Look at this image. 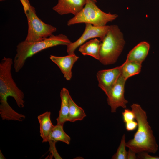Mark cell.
I'll use <instances>...</instances> for the list:
<instances>
[{
    "label": "cell",
    "instance_id": "1",
    "mask_svg": "<svg viewBox=\"0 0 159 159\" xmlns=\"http://www.w3.org/2000/svg\"><path fill=\"white\" fill-rule=\"evenodd\" d=\"M131 107L138 124V129L133 138L126 143V147L136 153L143 151L155 153L158 145L147 121L146 112L138 104H132Z\"/></svg>",
    "mask_w": 159,
    "mask_h": 159
},
{
    "label": "cell",
    "instance_id": "26",
    "mask_svg": "<svg viewBox=\"0 0 159 159\" xmlns=\"http://www.w3.org/2000/svg\"><path fill=\"white\" fill-rule=\"evenodd\" d=\"M0 159H6L4 155H3L1 151L0 150Z\"/></svg>",
    "mask_w": 159,
    "mask_h": 159
},
{
    "label": "cell",
    "instance_id": "13",
    "mask_svg": "<svg viewBox=\"0 0 159 159\" xmlns=\"http://www.w3.org/2000/svg\"><path fill=\"white\" fill-rule=\"evenodd\" d=\"M0 115L3 120L22 121L26 117L23 114L17 112L9 105L7 99L0 98Z\"/></svg>",
    "mask_w": 159,
    "mask_h": 159
},
{
    "label": "cell",
    "instance_id": "5",
    "mask_svg": "<svg viewBox=\"0 0 159 159\" xmlns=\"http://www.w3.org/2000/svg\"><path fill=\"white\" fill-rule=\"evenodd\" d=\"M13 61L9 57H4L0 63V98L7 99L11 97L17 106H24V94L18 87L12 75L11 68Z\"/></svg>",
    "mask_w": 159,
    "mask_h": 159
},
{
    "label": "cell",
    "instance_id": "3",
    "mask_svg": "<svg viewBox=\"0 0 159 159\" xmlns=\"http://www.w3.org/2000/svg\"><path fill=\"white\" fill-rule=\"evenodd\" d=\"M101 42L99 60L104 65L115 63L125 44L123 34L118 26H110L107 33Z\"/></svg>",
    "mask_w": 159,
    "mask_h": 159
},
{
    "label": "cell",
    "instance_id": "18",
    "mask_svg": "<svg viewBox=\"0 0 159 159\" xmlns=\"http://www.w3.org/2000/svg\"><path fill=\"white\" fill-rule=\"evenodd\" d=\"M70 140V137L64 131L63 125L57 124L52 130L49 138V141H61L67 144H69Z\"/></svg>",
    "mask_w": 159,
    "mask_h": 159
},
{
    "label": "cell",
    "instance_id": "19",
    "mask_svg": "<svg viewBox=\"0 0 159 159\" xmlns=\"http://www.w3.org/2000/svg\"><path fill=\"white\" fill-rule=\"evenodd\" d=\"M86 116L84 110L77 105L70 97L67 121L73 122L81 120Z\"/></svg>",
    "mask_w": 159,
    "mask_h": 159
},
{
    "label": "cell",
    "instance_id": "23",
    "mask_svg": "<svg viewBox=\"0 0 159 159\" xmlns=\"http://www.w3.org/2000/svg\"><path fill=\"white\" fill-rule=\"evenodd\" d=\"M125 123L126 129L128 131H133L138 127V123L134 120L127 122Z\"/></svg>",
    "mask_w": 159,
    "mask_h": 159
},
{
    "label": "cell",
    "instance_id": "14",
    "mask_svg": "<svg viewBox=\"0 0 159 159\" xmlns=\"http://www.w3.org/2000/svg\"><path fill=\"white\" fill-rule=\"evenodd\" d=\"M61 106L59 111V116L57 118V124L63 125L67 121L69 107V99L71 97L68 90L62 88L60 92Z\"/></svg>",
    "mask_w": 159,
    "mask_h": 159
},
{
    "label": "cell",
    "instance_id": "2",
    "mask_svg": "<svg viewBox=\"0 0 159 159\" xmlns=\"http://www.w3.org/2000/svg\"><path fill=\"white\" fill-rule=\"evenodd\" d=\"M72 42L65 35L53 34L41 41L29 42L25 40L16 46V54L13 61L15 71L19 72L23 68L26 60L44 49L59 45L67 46Z\"/></svg>",
    "mask_w": 159,
    "mask_h": 159
},
{
    "label": "cell",
    "instance_id": "10",
    "mask_svg": "<svg viewBox=\"0 0 159 159\" xmlns=\"http://www.w3.org/2000/svg\"><path fill=\"white\" fill-rule=\"evenodd\" d=\"M86 2V0H58L52 9L61 15L71 14L74 16L82 9Z\"/></svg>",
    "mask_w": 159,
    "mask_h": 159
},
{
    "label": "cell",
    "instance_id": "28",
    "mask_svg": "<svg viewBox=\"0 0 159 159\" xmlns=\"http://www.w3.org/2000/svg\"><path fill=\"white\" fill-rule=\"evenodd\" d=\"M5 0H0V1H4Z\"/></svg>",
    "mask_w": 159,
    "mask_h": 159
},
{
    "label": "cell",
    "instance_id": "7",
    "mask_svg": "<svg viewBox=\"0 0 159 159\" xmlns=\"http://www.w3.org/2000/svg\"><path fill=\"white\" fill-rule=\"evenodd\" d=\"M84 31L80 37L76 41L72 42L67 46V52L68 54H74L76 49L87 40L99 38L101 42L107 33L110 26H96L86 23Z\"/></svg>",
    "mask_w": 159,
    "mask_h": 159
},
{
    "label": "cell",
    "instance_id": "4",
    "mask_svg": "<svg viewBox=\"0 0 159 159\" xmlns=\"http://www.w3.org/2000/svg\"><path fill=\"white\" fill-rule=\"evenodd\" d=\"M26 16L28 30L25 40L29 42L43 40L53 34L57 30L54 26L45 23L36 14L35 8L29 0H20Z\"/></svg>",
    "mask_w": 159,
    "mask_h": 159
},
{
    "label": "cell",
    "instance_id": "9",
    "mask_svg": "<svg viewBox=\"0 0 159 159\" xmlns=\"http://www.w3.org/2000/svg\"><path fill=\"white\" fill-rule=\"evenodd\" d=\"M121 66L98 71L97 78L99 87L107 95L115 85L121 74Z\"/></svg>",
    "mask_w": 159,
    "mask_h": 159
},
{
    "label": "cell",
    "instance_id": "8",
    "mask_svg": "<svg viewBox=\"0 0 159 159\" xmlns=\"http://www.w3.org/2000/svg\"><path fill=\"white\" fill-rule=\"evenodd\" d=\"M126 80L121 75L115 85L107 95L108 105L111 108V112L115 113L117 109L121 107L126 108L128 101L124 97L125 85Z\"/></svg>",
    "mask_w": 159,
    "mask_h": 159
},
{
    "label": "cell",
    "instance_id": "6",
    "mask_svg": "<svg viewBox=\"0 0 159 159\" xmlns=\"http://www.w3.org/2000/svg\"><path fill=\"white\" fill-rule=\"evenodd\" d=\"M96 2L92 0H86L82 9L67 22L69 26L74 24L89 23L96 26H102L115 20L117 15L104 12L96 5Z\"/></svg>",
    "mask_w": 159,
    "mask_h": 159
},
{
    "label": "cell",
    "instance_id": "22",
    "mask_svg": "<svg viewBox=\"0 0 159 159\" xmlns=\"http://www.w3.org/2000/svg\"><path fill=\"white\" fill-rule=\"evenodd\" d=\"M48 142L50 146L49 151L50 153L52 154V156H54L55 159H62L56 150L55 146L56 142L51 140H49Z\"/></svg>",
    "mask_w": 159,
    "mask_h": 159
},
{
    "label": "cell",
    "instance_id": "16",
    "mask_svg": "<svg viewBox=\"0 0 159 159\" xmlns=\"http://www.w3.org/2000/svg\"><path fill=\"white\" fill-rule=\"evenodd\" d=\"M101 44L97 38L92 39L80 46L78 50L83 55H89L99 60Z\"/></svg>",
    "mask_w": 159,
    "mask_h": 159
},
{
    "label": "cell",
    "instance_id": "24",
    "mask_svg": "<svg viewBox=\"0 0 159 159\" xmlns=\"http://www.w3.org/2000/svg\"><path fill=\"white\" fill-rule=\"evenodd\" d=\"M147 153V152L143 151L138 153L137 157L140 159H159V157L151 156Z\"/></svg>",
    "mask_w": 159,
    "mask_h": 159
},
{
    "label": "cell",
    "instance_id": "11",
    "mask_svg": "<svg viewBox=\"0 0 159 159\" xmlns=\"http://www.w3.org/2000/svg\"><path fill=\"white\" fill-rule=\"evenodd\" d=\"M79 57L75 54L64 56H57L51 55L50 59L59 68L64 77L67 80L72 77V69Z\"/></svg>",
    "mask_w": 159,
    "mask_h": 159
},
{
    "label": "cell",
    "instance_id": "21",
    "mask_svg": "<svg viewBox=\"0 0 159 159\" xmlns=\"http://www.w3.org/2000/svg\"><path fill=\"white\" fill-rule=\"evenodd\" d=\"M122 118L125 123L133 120L135 119V116L133 111L128 109H125L122 113Z\"/></svg>",
    "mask_w": 159,
    "mask_h": 159
},
{
    "label": "cell",
    "instance_id": "20",
    "mask_svg": "<svg viewBox=\"0 0 159 159\" xmlns=\"http://www.w3.org/2000/svg\"><path fill=\"white\" fill-rule=\"evenodd\" d=\"M126 143L125 141V135L122 136L120 145L116 153L112 156L113 159H127V153L125 149Z\"/></svg>",
    "mask_w": 159,
    "mask_h": 159
},
{
    "label": "cell",
    "instance_id": "27",
    "mask_svg": "<svg viewBox=\"0 0 159 159\" xmlns=\"http://www.w3.org/2000/svg\"><path fill=\"white\" fill-rule=\"evenodd\" d=\"M94 1H95V2H97V1L96 0H92Z\"/></svg>",
    "mask_w": 159,
    "mask_h": 159
},
{
    "label": "cell",
    "instance_id": "15",
    "mask_svg": "<svg viewBox=\"0 0 159 159\" xmlns=\"http://www.w3.org/2000/svg\"><path fill=\"white\" fill-rule=\"evenodd\" d=\"M51 112L47 111L39 115L37 119L39 124L40 136L42 142H48L50 132L54 125L50 119Z\"/></svg>",
    "mask_w": 159,
    "mask_h": 159
},
{
    "label": "cell",
    "instance_id": "17",
    "mask_svg": "<svg viewBox=\"0 0 159 159\" xmlns=\"http://www.w3.org/2000/svg\"><path fill=\"white\" fill-rule=\"evenodd\" d=\"M141 64L136 62L125 61L121 65V75L126 80L129 78L139 74Z\"/></svg>",
    "mask_w": 159,
    "mask_h": 159
},
{
    "label": "cell",
    "instance_id": "12",
    "mask_svg": "<svg viewBox=\"0 0 159 159\" xmlns=\"http://www.w3.org/2000/svg\"><path fill=\"white\" fill-rule=\"evenodd\" d=\"M150 47V45L147 42H140L129 52L125 61L142 64L148 54Z\"/></svg>",
    "mask_w": 159,
    "mask_h": 159
},
{
    "label": "cell",
    "instance_id": "25",
    "mask_svg": "<svg viewBox=\"0 0 159 159\" xmlns=\"http://www.w3.org/2000/svg\"><path fill=\"white\" fill-rule=\"evenodd\" d=\"M127 152V159H135L137 158L136 155V153L135 152L130 149H129L128 151Z\"/></svg>",
    "mask_w": 159,
    "mask_h": 159
}]
</instances>
